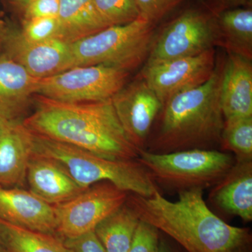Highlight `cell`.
I'll use <instances>...</instances> for the list:
<instances>
[{
	"instance_id": "cell-1",
	"label": "cell",
	"mask_w": 252,
	"mask_h": 252,
	"mask_svg": "<svg viewBox=\"0 0 252 252\" xmlns=\"http://www.w3.org/2000/svg\"><path fill=\"white\" fill-rule=\"evenodd\" d=\"M34 112L23 126L37 135L116 160H136L139 150L126 136L112 99L65 102L34 94Z\"/></svg>"
},
{
	"instance_id": "cell-26",
	"label": "cell",
	"mask_w": 252,
	"mask_h": 252,
	"mask_svg": "<svg viewBox=\"0 0 252 252\" xmlns=\"http://www.w3.org/2000/svg\"><path fill=\"white\" fill-rule=\"evenodd\" d=\"M160 231L150 223L140 220L127 252H158Z\"/></svg>"
},
{
	"instance_id": "cell-2",
	"label": "cell",
	"mask_w": 252,
	"mask_h": 252,
	"mask_svg": "<svg viewBox=\"0 0 252 252\" xmlns=\"http://www.w3.org/2000/svg\"><path fill=\"white\" fill-rule=\"evenodd\" d=\"M170 201L159 190L150 197L131 193L126 204L140 220L150 223L175 240L187 252H247L252 237L248 228L225 223L203 199V190L179 192Z\"/></svg>"
},
{
	"instance_id": "cell-7",
	"label": "cell",
	"mask_w": 252,
	"mask_h": 252,
	"mask_svg": "<svg viewBox=\"0 0 252 252\" xmlns=\"http://www.w3.org/2000/svg\"><path fill=\"white\" fill-rule=\"evenodd\" d=\"M130 72L108 66H79L38 79L35 94L65 102L112 98L127 84Z\"/></svg>"
},
{
	"instance_id": "cell-9",
	"label": "cell",
	"mask_w": 252,
	"mask_h": 252,
	"mask_svg": "<svg viewBox=\"0 0 252 252\" xmlns=\"http://www.w3.org/2000/svg\"><path fill=\"white\" fill-rule=\"evenodd\" d=\"M127 196V192L112 184L100 182L72 200L54 205L56 235L64 240L94 231L102 220L126 203Z\"/></svg>"
},
{
	"instance_id": "cell-23",
	"label": "cell",
	"mask_w": 252,
	"mask_h": 252,
	"mask_svg": "<svg viewBox=\"0 0 252 252\" xmlns=\"http://www.w3.org/2000/svg\"><path fill=\"white\" fill-rule=\"evenodd\" d=\"M220 144L234 153L235 162L252 161V117L225 119Z\"/></svg>"
},
{
	"instance_id": "cell-10",
	"label": "cell",
	"mask_w": 252,
	"mask_h": 252,
	"mask_svg": "<svg viewBox=\"0 0 252 252\" xmlns=\"http://www.w3.org/2000/svg\"><path fill=\"white\" fill-rule=\"evenodd\" d=\"M215 49L190 56L144 64L140 76L162 106L174 96L205 84L216 68Z\"/></svg>"
},
{
	"instance_id": "cell-13",
	"label": "cell",
	"mask_w": 252,
	"mask_h": 252,
	"mask_svg": "<svg viewBox=\"0 0 252 252\" xmlns=\"http://www.w3.org/2000/svg\"><path fill=\"white\" fill-rule=\"evenodd\" d=\"M0 219L41 233L56 235V210L31 191L0 186Z\"/></svg>"
},
{
	"instance_id": "cell-35",
	"label": "cell",
	"mask_w": 252,
	"mask_h": 252,
	"mask_svg": "<svg viewBox=\"0 0 252 252\" xmlns=\"http://www.w3.org/2000/svg\"><path fill=\"white\" fill-rule=\"evenodd\" d=\"M0 252H7L2 243H1V240H0Z\"/></svg>"
},
{
	"instance_id": "cell-32",
	"label": "cell",
	"mask_w": 252,
	"mask_h": 252,
	"mask_svg": "<svg viewBox=\"0 0 252 252\" xmlns=\"http://www.w3.org/2000/svg\"><path fill=\"white\" fill-rule=\"evenodd\" d=\"M13 4L18 9L23 10L32 0H11Z\"/></svg>"
},
{
	"instance_id": "cell-6",
	"label": "cell",
	"mask_w": 252,
	"mask_h": 252,
	"mask_svg": "<svg viewBox=\"0 0 252 252\" xmlns=\"http://www.w3.org/2000/svg\"><path fill=\"white\" fill-rule=\"evenodd\" d=\"M154 39V23L142 17L110 26L70 44L71 68L104 65L130 72L147 61Z\"/></svg>"
},
{
	"instance_id": "cell-24",
	"label": "cell",
	"mask_w": 252,
	"mask_h": 252,
	"mask_svg": "<svg viewBox=\"0 0 252 252\" xmlns=\"http://www.w3.org/2000/svg\"><path fill=\"white\" fill-rule=\"evenodd\" d=\"M109 26H123L140 18L135 0H93Z\"/></svg>"
},
{
	"instance_id": "cell-27",
	"label": "cell",
	"mask_w": 252,
	"mask_h": 252,
	"mask_svg": "<svg viewBox=\"0 0 252 252\" xmlns=\"http://www.w3.org/2000/svg\"><path fill=\"white\" fill-rule=\"evenodd\" d=\"M184 0H135L140 16L155 24Z\"/></svg>"
},
{
	"instance_id": "cell-12",
	"label": "cell",
	"mask_w": 252,
	"mask_h": 252,
	"mask_svg": "<svg viewBox=\"0 0 252 252\" xmlns=\"http://www.w3.org/2000/svg\"><path fill=\"white\" fill-rule=\"evenodd\" d=\"M1 54L36 79L50 77L71 68L70 44L59 39L34 42L26 39L21 29L8 26Z\"/></svg>"
},
{
	"instance_id": "cell-30",
	"label": "cell",
	"mask_w": 252,
	"mask_h": 252,
	"mask_svg": "<svg viewBox=\"0 0 252 252\" xmlns=\"http://www.w3.org/2000/svg\"><path fill=\"white\" fill-rule=\"evenodd\" d=\"M252 0H212L211 12L213 14L223 10L239 7H250Z\"/></svg>"
},
{
	"instance_id": "cell-4",
	"label": "cell",
	"mask_w": 252,
	"mask_h": 252,
	"mask_svg": "<svg viewBox=\"0 0 252 252\" xmlns=\"http://www.w3.org/2000/svg\"><path fill=\"white\" fill-rule=\"evenodd\" d=\"M31 134L32 155L57 162L83 189L109 182L141 196L150 197L159 190L150 174L137 160H112L31 131Z\"/></svg>"
},
{
	"instance_id": "cell-17",
	"label": "cell",
	"mask_w": 252,
	"mask_h": 252,
	"mask_svg": "<svg viewBox=\"0 0 252 252\" xmlns=\"http://www.w3.org/2000/svg\"><path fill=\"white\" fill-rule=\"evenodd\" d=\"M32 157L31 131L22 122H11L0 137V186H23Z\"/></svg>"
},
{
	"instance_id": "cell-25",
	"label": "cell",
	"mask_w": 252,
	"mask_h": 252,
	"mask_svg": "<svg viewBox=\"0 0 252 252\" xmlns=\"http://www.w3.org/2000/svg\"><path fill=\"white\" fill-rule=\"evenodd\" d=\"M21 31L26 39L34 42L61 40L58 16L23 20Z\"/></svg>"
},
{
	"instance_id": "cell-3",
	"label": "cell",
	"mask_w": 252,
	"mask_h": 252,
	"mask_svg": "<svg viewBox=\"0 0 252 252\" xmlns=\"http://www.w3.org/2000/svg\"><path fill=\"white\" fill-rule=\"evenodd\" d=\"M223 62L205 84L172 97L162 107L160 127L149 152L212 149L220 144L224 117L220 102Z\"/></svg>"
},
{
	"instance_id": "cell-14",
	"label": "cell",
	"mask_w": 252,
	"mask_h": 252,
	"mask_svg": "<svg viewBox=\"0 0 252 252\" xmlns=\"http://www.w3.org/2000/svg\"><path fill=\"white\" fill-rule=\"evenodd\" d=\"M26 180L30 191L54 206L72 200L86 190L57 162L36 155L30 160Z\"/></svg>"
},
{
	"instance_id": "cell-8",
	"label": "cell",
	"mask_w": 252,
	"mask_h": 252,
	"mask_svg": "<svg viewBox=\"0 0 252 252\" xmlns=\"http://www.w3.org/2000/svg\"><path fill=\"white\" fill-rule=\"evenodd\" d=\"M216 44L215 15L211 11L187 10L154 39L146 64L197 56Z\"/></svg>"
},
{
	"instance_id": "cell-28",
	"label": "cell",
	"mask_w": 252,
	"mask_h": 252,
	"mask_svg": "<svg viewBox=\"0 0 252 252\" xmlns=\"http://www.w3.org/2000/svg\"><path fill=\"white\" fill-rule=\"evenodd\" d=\"M60 0H32L23 9L24 20L32 18L57 17Z\"/></svg>"
},
{
	"instance_id": "cell-33",
	"label": "cell",
	"mask_w": 252,
	"mask_h": 252,
	"mask_svg": "<svg viewBox=\"0 0 252 252\" xmlns=\"http://www.w3.org/2000/svg\"><path fill=\"white\" fill-rule=\"evenodd\" d=\"M11 122H12L11 121L7 120V119H4V118L0 117V137H1L3 132L7 128L8 126L10 125Z\"/></svg>"
},
{
	"instance_id": "cell-5",
	"label": "cell",
	"mask_w": 252,
	"mask_h": 252,
	"mask_svg": "<svg viewBox=\"0 0 252 252\" xmlns=\"http://www.w3.org/2000/svg\"><path fill=\"white\" fill-rule=\"evenodd\" d=\"M155 183L180 192L213 187L233 167L235 158L215 149H193L166 154L141 149L136 159Z\"/></svg>"
},
{
	"instance_id": "cell-21",
	"label": "cell",
	"mask_w": 252,
	"mask_h": 252,
	"mask_svg": "<svg viewBox=\"0 0 252 252\" xmlns=\"http://www.w3.org/2000/svg\"><path fill=\"white\" fill-rule=\"evenodd\" d=\"M0 240L7 252H72L57 235L28 229L1 219Z\"/></svg>"
},
{
	"instance_id": "cell-11",
	"label": "cell",
	"mask_w": 252,
	"mask_h": 252,
	"mask_svg": "<svg viewBox=\"0 0 252 252\" xmlns=\"http://www.w3.org/2000/svg\"><path fill=\"white\" fill-rule=\"evenodd\" d=\"M118 119L131 143L144 149L162 104L142 77L126 84L111 98Z\"/></svg>"
},
{
	"instance_id": "cell-22",
	"label": "cell",
	"mask_w": 252,
	"mask_h": 252,
	"mask_svg": "<svg viewBox=\"0 0 252 252\" xmlns=\"http://www.w3.org/2000/svg\"><path fill=\"white\" fill-rule=\"evenodd\" d=\"M140 219L126 203L102 220L94 232L107 252H127Z\"/></svg>"
},
{
	"instance_id": "cell-18",
	"label": "cell",
	"mask_w": 252,
	"mask_h": 252,
	"mask_svg": "<svg viewBox=\"0 0 252 252\" xmlns=\"http://www.w3.org/2000/svg\"><path fill=\"white\" fill-rule=\"evenodd\" d=\"M222 210L240 217L244 221L252 220V162H235L216 185L210 195Z\"/></svg>"
},
{
	"instance_id": "cell-19",
	"label": "cell",
	"mask_w": 252,
	"mask_h": 252,
	"mask_svg": "<svg viewBox=\"0 0 252 252\" xmlns=\"http://www.w3.org/2000/svg\"><path fill=\"white\" fill-rule=\"evenodd\" d=\"M60 39L68 44L110 27L93 0H60Z\"/></svg>"
},
{
	"instance_id": "cell-34",
	"label": "cell",
	"mask_w": 252,
	"mask_h": 252,
	"mask_svg": "<svg viewBox=\"0 0 252 252\" xmlns=\"http://www.w3.org/2000/svg\"><path fill=\"white\" fill-rule=\"evenodd\" d=\"M158 252H172L171 249L169 248L168 245L164 242L163 240H160L159 243Z\"/></svg>"
},
{
	"instance_id": "cell-16",
	"label": "cell",
	"mask_w": 252,
	"mask_h": 252,
	"mask_svg": "<svg viewBox=\"0 0 252 252\" xmlns=\"http://www.w3.org/2000/svg\"><path fill=\"white\" fill-rule=\"evenodd\" d=\"M38 79L17 63L0 54V117L19 121L35 94Z\"/></svg>"
},
{
	"instance_id": "cell-36",
	"label": "cell",
	"mask_w": 252,
	"mask_h": 252,
	"mask_svg": "<svg viewBox=\"0 0 252 252\" xmlns=\"http://www.w3.org/2000/svg\"><path fill=\"white\" fill-rule=\"evenodd\" d=\"M247 252H250V251Z\"/></svg>"
},
{
	"instance_id": "cell-15",
	"label": "cell",
	"mask_w": 252,
	"mask_h": 252,
	"mask_svg": "<svg viewBox=\"0 0 252 252\" xmlns=\"http://www.w3.org/2000/svg\"><path fill=\"white\" fill-rule=\"evenodd\" d=\"M220 102L225 119L252 117L251 60L228 54L223 62Z\"/></svg>"
},
{
	"instance_id": "cell-20",
	"label": "cell",
	"mask_w": 252,
	"mask_h": 252,
	"mask_svg": "<svg viewBox=\"0 0 252 252\" xmlns=\"http://www.w3.org/2000/svg\"><path fill=\"white\" fill-rule=\"evenodd\" d=\"M215 15L217 44L228 54L252 61V10L239 7L223 10Z\"/></svg>"
},
{
	"instance_id": "cell-31",
	"label": "cell",
	"mask_w": 252,
	"mask_h": 252,
	"mask_svg": "<svg viewBox=\"0 0 252 252\" xmlns=\"http://www.w3.org/2000/svg\"><path fill=\"white\" fill-rule=\"evenodd\" d=\"M7 25L3 18L2 13L0 12V54L2 50L3 42H4L5 34H6Z\"/></svg>"
},
{
	"instance_id": "cell-29",
	"label": "cell",
	"mask_w": 252,
	"mask_h": 252,
	"mask_svg": "<svg viewBox=\"0 0 252 252\" xmlns=\"http://www.w3.org/2000/svg\"><path fill=\"white\" fill-rule=\"evenodd\" d=\"M72 252H107L94 231L77 238L63 240Z\"/></svg>"
}]
</instances>
